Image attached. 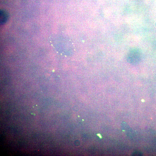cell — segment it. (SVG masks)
<instances>
[{
  "mask_svg": "<svg viewBox=\"0 0 156 156\" xmlns=\"http://www.w3.org/2000/svg\"><path fill=\"white\" fill-rule=\"evenodd\" d=\"M141 60V53L139 50L137 49H133L130 50L127 56V62L132 65L138 64Z\"/></svg>",
  "mask_w": 156,
  "mask_h": 156,
  "instance_id": "1",
  "label": "cell"
},
{
  "mask_svg": "<svg viewBox=\"0 0 156 156\" xmlns=\"http://www.w3.org/2000/svg\"><path fill=\"white\" fill-rule=\"evenodd\" d=\"M97 135L99 136V137H100V138H101V136L100 135V134H98Z\"/></svg>",
  "mask_w": 156,
  "mask_h": 156,
  "instance_id": "3",
  "label": "cell"
},
{
  "mask_svg": "<svg viewBox=\"0 0 156 156\" xmlns=\"http://www.w3.org/2000/svg\"><path fill=\"white\" fill-rule=\"evenodd\" d=\"M8 14L6 11L1 10V22L2 24H4L8 19Z\"/></svg>",
  "mask_w": 156,
  "mask_h": 156,
  "instance_id": "2",
  "label": "cell"
}]
</instances>
